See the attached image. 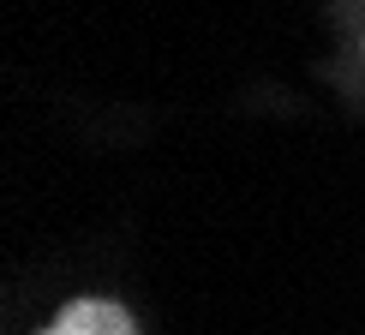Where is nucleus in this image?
Returning <instances> with one entry per match:
<instances>
[{
    "label": "nucleus",
    "mask_w": 365,
    "mask_h": 335,
    "mask_svg": "<svg viewBox=\"0 0 365 335\" xmlns=\"http://www.w3.org/2000/svg\"><path fill=\"white\" fill-rule=\"evenodd\" d=\"M36 335H138V324H132L126 306H114V299H72V306L54 311L48 329Z\"/></svg>",
    "instance_id": "f257e3e1"
}]
</instances>
